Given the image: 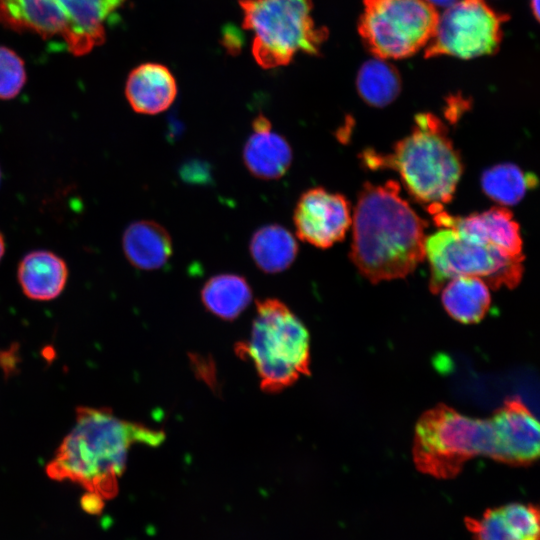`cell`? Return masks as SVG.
Wrapping results in <instances>:
<instances>
[{"label": "cell", "instance_id": "1", "mask_svg": "<svg viewBox=\"0 0 540 540\" xmlns=\"http://www.w3.org/2000/svg\"><path fill=\"white\" fill-rule=\"evenodd\" d=\"M161 430L115 416L109 408L80 406L75 425L46 466L52 480L70 481L85 490V511H101L116 496L128 452L135 444L158 446Z\"/></svg>", "mask_w": 540, "mask_h": 540}, {"label": "cell", "instance_id": "2", "mask_svg": "<svg viewBox=\"0 0 540 540\" xmlns=\"http://www.w3.org/2000/svg\"><path fill=\"white\" fill-rule=\"evenodd\" d=\"M350 259L370 282L404 278L425 258L422 219L400 195V186L364 183L352 215Z\"/></svg>", "mask_w": 540, "mask_h": 540}, {"label": "cell", "instance_id": "3", "mask_svg": "<svg viewBox=\"0 0 540 540\" xmlns=\"http://www.w3.org/2000/svg\"><path fill=\"white\" fill-rule=\"evenodd\" d=\"M371 169L391 168L417 201L429 204L431 213L449 203L463 172L444 123L432 113H419L409 135L399 140L389 154L372 149L362 154Z\"/></svg>", "mask_w": 540, "mask_h": 540}, {"label": "cell", "instance_id": "4", "mask_svg": "<svg viewBox=\"0 0 540 540\" xmlns=\"http://www.w3.org/2000/svg\"><path fill=\"white\" fill-rule=\"evenodd\" d=\"M236 352L253 362L266 392H279L309 374V333L278 299L257 303L250 338L238 344Z\"/></svg>", "mask_w": 540, "mask_h": 540}, {"label": "cell", "instance_id": "5", "mask_svg": "<svg viewBox=\"0 0 540 540\" xmlns=\"http://www.w3.org/2000/svg\"><path fill=\"white\" fill-rule=\"evenodd\" d=\"M413 461L416 468L439 479L458 475L477 456L495 458V437L489 418L464 415L445 404L424 412L415 426Z\"/></svg>", "mask_w": 540, "mask_h": 540}, {"label": "cell", "instance_id": "6", "mask_svg": "<svg viewBox=\"0 0 540 540\" xmlns=\"http://www.w3.org/2000/svg\"><path fill=\"white\" fill-rule=\"evenodd\" d=\"M126 0H0V23L17 32L59 37L81 56L105 40V23Z\"/></svg>", "mask_w": 540, "mask_h": 540}, {"label": "cell", "instance_id": "7", "mask_svg": "<svg viewBox=\"0 0 540 540\" xmlns=\"http://www.w3.org/2000/svg\"><path fill=\"white\" fill-rule=\"evenodd\" d=\"M243 27L253 33L252 54L259 66L289 64L294 56L320 54L328 30L316 26L312 0H239Z\"/></svg>", "mask_w": 540, "mask_h": 540}, {"label": "cell", "instance_id": "8", "mask_svg": "<svg viewBox=\"0 0 540 540\" xmlns=\"http://www.w3.org/2000/svg\"><path fill=\"white\" fill-rule=\"evenodd\" d=\"M425 257L430 266L429 289L432 293H439L447 281L461 276L480 278L493 289L514 288L524 271V259L511 258L445 227L426 236Z\"/></svg>", "mask_w": 540, "mask_h": 540}, {"label": "cell", "instance_id": "9", "mask_svg": "<svg viewBox=\"0 0 540 540\" xmlns=\"http://www.w3.org/2000/svg\"><path fill=\"white\" fill-rule=\"evenodd\" d=\"M358 31L381 59L414 55L432 38L439 13L426 0H363Z\"/></svg>", "mask_w": 540, "mask_h": 540}, {"label": "cell", "instance_id": "10", "mask_svg": "<svg viewBox=\"0 0 540 540\" xmlns=\"http://www.w3.org/2000/svg\"><path fill=\"white\" fill-rule=\"evenodd\" d=\"M507 19L484 0H458L439 15L424 55L462 59L491 55L500 46L502 25Z\"/></svg>", "mask_w": 540, "mask_h": 540}, {"label": "cell", "instance_id": "11", "mask_svg": "<svg viewBox=\"0 0 540 540\" xmlns=\"http://www.w3.org/2000/svg\"><path fill=\"white\" fill-rule=\"evenodd\" d=\"M293 221L300 240L317 248H330L345 238L352 224L350 203L340 193L314 187L300 196Z\"/></svg>", "mask_w": 540, "mask_h": 540}, {"label": "cell", "instance_id": "12", "mask_svg": "<svg viewBox=\"0 0 540 540\" xmlns=\"http://www.w3.org/2000/svg\"><path fill=\"white\" fill-rule=\"evenodd\" d=\"M495 437V461L524 466L539 455V423L518 398L504 401L489 418Z\"/></svg>", "mask_w": 540, "mask_h": 540}, {"label": "cell", "instance_id": "13", "mask_svg": "<svg viewBox=\"0 0 540 540\" xmlns=\"http://www.w3.org/2000/svg\"><path fill=\"white\" fill-rule=\"evenodd\" d=\"M432 215L439 227L454 229L463 238L491 246L511 258L524 259L519 224L505 206L492 207L465 217L452 216L443 209Z\"/></svg>", "mask_w": 540, "mask_h": 540}, {"label": "cell", "instance_id": "14", "mask_svg": "<svg viewBox=\"0 0 540 540\" xmlns=\"http://www.w3.org/2000/svg\"><path fill=\"white\" fill-rule=\"evenodd\" d=\"M474 540H538L539 511L532 504L511 503L485 511L481 518H467Z\"/></svg>", "mask_w": 540, "mask_h": 540}, {"label": "cell", "instance_id": "15", "mask_svg": "<svg viewBox=\"0 0 540 540\" xmlns=\"http://www.w3.org/2000/svg\"><path fill=\"white\" fill-rule=\"evenodd\" d=\"M125 95L135 112L155 115L165 111L173 103L177 95V85L166 66L145 63L129 74Z\"/></svg>", "mask_w": 540, "mask_h": 540}, {"label": "cell", "instance_id": "16", "mask_svg": "<svg viewBox=\"0 0 540 540\" xmlns=\"http://www.w3.org/2000/svg\"><path fill=\"white\" fill-rule=\"evenodd\" d=\"M17 278L30 299L49 301L58 297L68 279L66 262L49 250H33L19 262Z\"/></svg>", "mask_w": 540, "mask_h": 540}, {"label": "cell", "instance_id": "17", "mask_svg": "<svg viewBox=\"0 0 540 540\" xmlns=\"http://www.w3.org/2000/svg\"><path fill=\"white\" fill-rule=\"evenodd\" d=\"M122 247L131 265L141 270L159 269L172 255L169 233L151 220L131 223L123 233Z\"/></svg>", "mask_w": 540, "mask_h": 540}, {"label": "cell", "instance_id": "18", "mask_svg": "<svg viewBox=\"0 0 540 540\" xmlns=\"http://www.w3.org/2000/svg\"><path fill=\"white\" fill-rule=\"evenodd\" d=\"M440 291L445 311L460 323H478L489 311V286L480 278L456 277L447 281Z\"/></svg>", "mask_w": 540, "mask_h": 540}, {"label": "cell", "instance_id": "19", "mask_svg": "<svg viewBox=\"0 0 540 540\" xmlns=\"http://www.w3.org/2000/svg\"><path fill=\"white\" fill-rule=\"evenodd\" d=\"M244 164L252 175L273 180L282 177L290 168L292 149L281 135L267 132L251 135L243 150Z\"/></svg>", "mask_w": 540, "mask_h": 540}, {"label": "cell", "instance_id": "20", "mask_svg": "<svg viewBox=\"0 0 540 540\" xmlns=\"http://www.w3.org/2000/svg\"><path fill=\"white\" fill-rule=\"evenodd\" d=\"M250 253L257 267L265 273H279L291 266L298 244L286 228L271 224L259 228L252 236Z\"/></svg>", "mask_w": 540, "mask_h": 540}, {"label": "cell", "instance_id": "21", "mask_svg": "<svg viewBox=\"0 0 540 540\" xmlns=\"http://www.w3.org/2000/svg\"><path fill=\"white\" fill-rule=\"evenodd\" d=\"M201 299L214 315L224 320H233L250 304L252 291L244 277L219 274L204 284Z\"/></svg>", "mask_w": 540, "mask_h": 540}, {"label": "cell", "instance_id": "22", "mask_svg": "<svg viewBox=\"0 0 540 540\" xmlns=\"http://www.w3.org/2000/svg\"><path fill=\"white\" fill-rule=\"evenodd\" d=\"M480 184L490 199L502 206H512L518 204L529 190L538 185V179L516 164L506 162L484 170Z\"/></svg>", "mask_w": 540, "mask_h": 540}, {"label": "cell", "instance_id": "23", "mask_svg": "<svg viewBox=\"0 0 540 540\" xmlns=\"http://www.w3.org/2000/svg\"><path fill=\"white\" fill-rule=\"evenodd\" d=\"M356 88L366 104L382 108L391 104L400 94L401 78L393 65L376 57L360 67Z\"/></svg>", "mask_w": 540, "mask_h": 540}, {"label": "cell", "instance_id": "24", "mask_svg": "<svg viewBox=\"0 0 540 540\" xmlns=\"http://www.w3.org/2000/svg\"><path fill=\"white\" fill-rule=\"evenodd\" d=\"M26 82L21 58L11 49L0 46V99L16 97Z\"/></svg>", "mask_w": 540, "mask_h": 540}, {"label": "cell", "instance_id": "25", "mask_svg": "<svg viewBox=\"0 0 540 540\" xmlns=\"http://www.w3.org/2000/svg\"><path fill=\"white\" fill-rule=\"evenodd\" d=\"M252 127L255 133L267 132L272 128L270 121L261 114L254 118Z\"/></svg>", "mask_w": 540, "mask_h": 540}, {"label": "cell", "instance_id": "26", "mask_svg": "<svg viewBox=\"0 0 540 540\" xmlns=\"http://www.w3.org/2000/svg\"><path fill=\"white\" fill-rule=\"evenodd\" d=\"M429 2L432 6L439 7V8H448L449 6L456 3L458 0H426Z\"/></svg>", "mask_w": 540, "mask_h": 540}, {"label": "cell", "instance_id": "27", "mask_svg": "<svg viewBox=\"0 0 540 540\" xmlns=\"http://www.w3.org/2000/svg\"><path fill=\"white\" fill-rule=\"evenodd\" d=\"M539 0H531V9L533 12L534 17L538 20L539 19Z\"/></svg>", "mask_w": 540, "mask_h": 540}, {"label": "cell", "instance_id": "28", "mask_svg": "<svg viewBox=\"0 0 540 540\" xmlns=\"http://www.w3.org/2000/svg\"><path fill=\"white\" fill-rule=\"evenodd\" d=\"M5 253V240H4V237L2 235V233L0 232V261L3 257Z\"/></svg>", "mask_w": 540, "mask_h": 540}, {"label": "cell", "instance_id": "29", "mask_svg": "<svg viewBox=\"0 0 540 540\" xmlns=\"http://www.w3.org/2000/svg\"><path fill=\"white\" fill-rule=\"evenodd\" d=\"M0 182H1V170H0Z\"/></svg>", "mask_w": 540, "mask_h": 540}]
</instances>
